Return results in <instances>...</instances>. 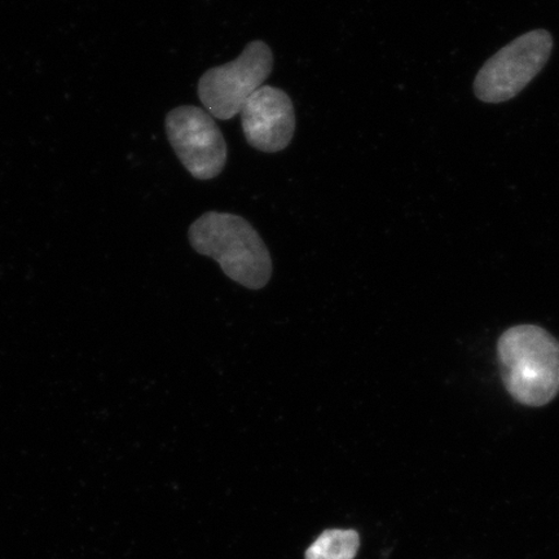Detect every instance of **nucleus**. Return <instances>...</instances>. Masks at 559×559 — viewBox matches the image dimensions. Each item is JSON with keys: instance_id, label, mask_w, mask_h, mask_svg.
Returning a JSON list of instances; mask_svg holds the SVG:
<instances>
[{"instance_id": "nucleus-5", "label": "nucleus", "mask_w": 559, "mask_h": 559, "mask_svg": "<svg viewBox=\"0 0 559 559\" xmlns=\"http://www.w3.org/2000/svg\"><path fill=\"white\" fill-rule=\"evenodd\" d=\"M165 129L174 152L193 178L214 179L225 169L227 143L207 111L192 105L175 108L166 116Z\"/></svg>"}, {"instance_id": "nucleus-4", "label": "nucleus", "mask_w": 559, "mask_h": 559, "mask_svg": "<svg viewBox=\"0 0 559 559\" xmlns=\"http://www.w3.org/2000/svg\"><path fill=\"white\" fill-rule=\"evenodd\" d=\"M554 39L547 31L521 35L496 52L479 70L474 93L488 104L513 99L547 64Z\"/></svg>"}, {"instance_id": "nucleus-7", "label": "nucleus", "mask_w": 559, "mask_h": 559, "mask_svg": "<svg viewBox=\"0 0 559 559\" xmlns=\"http://www.w3.org/2000/svg\"><path fill=\"white\" fill-rule=\"evenodd\" d=\"M360 539L353 530H328L306 551V559H354Z\"/></svg>"}, {"instance_id": "nucleus-6", "label": "nucleus", "mask_w": 559, "mask_h": 559, "mask_svg": "<svg viewBox=\"0 0 559 559\" xmlns=\"http://www.w3.org/2000/svg\"><path fill=\"white\" fill-rule=\"evenodd\" d=\"M242 131L250 146L263 153L282 152L296 132V111L288 94L263 85L242 105Z\"/></svg>"}, {"instance_id": "nucleus-3", "label": "nucleus", "mask_w": 559, "mask_h": 559, "mask_svg": "<svg viewBox=\"0 0 559 559\" xmlns=\"http://www.w3.org/2000/svg\"><path fill=\"white\" fill-rule=\"evenodd\" d=\"M274 53L263 40L250 41L234 61L209 69L201 76L199 97L209 115L228 121L240 115L245 102L270 79Z\"/></svg>"}, {"instance_id": "nucleus-1", "label": "nucleus", "mask_w": 559, "mask_h": 559, "mask_svg": "<svg viewBox=\"0 0 559 559\" xmlns=\"http://www.w3.org/2000/svg\"><path fill=\"white\" fill-rule=\"evenodd\" d=\"M188 239L195 253L213 258L225 275L260 290L272 276V260L257 229L240 215L207 212L192 223Z\"/></svg>"}, {"instance_id": "nucleus-2", "label": "nucleus", "mask_w": 559, "mask_h": 559, "mask_svg": "<svg viewBox=\"0 0 559 559\" xmlns=\"http://www.w3.org/2000/svg\"><path fill=\"white\" fill-rule=\"evenodd\" d=\"M502 381L510 396L544 407L559 394V342L536 325H516L498 342Z\"/></svg>"}]
</instances>
